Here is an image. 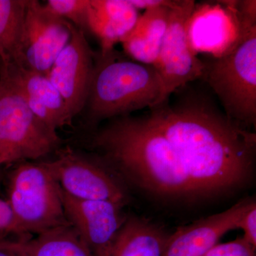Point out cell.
I'll return each instance as SVG.
<instances>
[{"instance_id":"obj_1","label":"cell","mask_w":256,"mask_h":256,"mask_svg":"<svg viewBox=\"0 0 256 256\" xmlns=\"http://www.w3.org/2000/svg\"><path fill=\"white\" fill-rule=\"evenodd\" d=\"M146 116L169 141L178 168L204 200L238 192L252 180L256 133L228 118L204 92H183Z\"/></svg>"},{"instance_id":"obj_2","label":"cell","mask_w":256,"mask_h":256,"mask_svg":"<svg viewBox=\"0 0 256 256\" xmlns=\"http://www.w3.org/2000/svg\"><path fill=\"white\" fill-rule=\"evenodd\" d=\"M164 100V89L153 66L120 58L114 50L95 62L84 110L89 124L150 109Z\"/></svg>"},{"instance_id":"obj_3","label":"cell","mask_w":256,"mask_h":256,"mask_svg":"<svg viewBox=\"0 0 256 256\" xmlns=\"http://www.w3.org/2000/svg\"><path fill=\"white\" fill-rule=\"evenodd\" d=\"M60 143L28 107L12 60L0 58V166L40 159Z\"/></svg>"},{"instance_id":"obj_4","label":"cell","mask_w":256,"mask_h":256,"mask_svg":"<svg viewBox=\"0 0 256 256\" xmlns=\"http://www.w3.org/2000/svg\"><path fill=\"white\" fill-rule=\"evenodd\" d=\"M16 236L28 238L68 224L62 191L44 163L22 162L10 175L8 198Z\"/></svg>"},{"instance_id":"obj_5","label":"cell","mask_w":256,"mask_h":256,"mask_svg":"<svg viewBox=\"0 0 256 256\" xmlns=\"http://www.w3.org/2000/svg\"><path fill=\"white\" fill-rule=\"evenodd\" d=\"M202 80L218 97L224 114L250 130L256 124V28L228 54L206 56Z\"/></svg>"},{"instance_id":"obj_6","label":"cell","mask_w":256,"mask_h":256,"mask_svg":"<svg viewBox=\"0 0 256 256\" xmlns=\"http://www.w3.org/2000/svg\"><path fill=\"white\" fill-rule=\"evenodd\" d=\"M62 191L78 200H106L124 204L129 202L126 183L102 158H94L70 150L58 158L43 162Z\"/></svg>"},{"instance_id":"obj_7","label":"cell","mask_w":256,"mask_h":256,"mask_svg":"<svg viewBox=\"0 0 256 256\" xmlns=\"http://www.w3.org/2000/svg\"><path fill=\"white\" fill-rule=\"evenodd\" d=\"M194 0H176L169 23L153 66L164 89V100L180 88L203 78V62L195 54L188 38V22L194 8Z\"/></svg>"},{"instance_id":"obj_8","label":"cell","mask_w":256,"mask_h":256,"mask_svg":"<svg viewBox=\"0 0 256 256\" xmlns=\"http://www.w3.org/2000/svg\"><path fill=\"white\" fill-rule=\"evenodd\" d=\"M72 25L37 0H26V13L14 63L46 76L72 37Z\"/></svg>"},{"instance_id":"obj_9","label":"cell","mask_w":256,"mask_h":256,"mask_svg":"<svg viewBox=\"0 0 256 256\" xmlns=\"http://www.w3.org/2000/svg\"><path fill=\"white\" fill-rule=\"evenodd\" d=\"M255 28L242 26L236 1L196 3L188 20V42L196 56L217 58L230 53Z\"/></svg>"},{"instance_id":"obj_10","label":"cell","mask_w":256,"mask_h":256,"mask_svg":"<svg viewBox=\"0 0 256 256\" xmlns=\"http://www.w3.org/2000/svg\"><path fill=\"white\" fill-rule=\"evenodd\" d=\"M66 220L92 256H108L127 220L124 205L106 200H78L62 192Z\"/></svg>"},{"instance_id":"obj_11","label":"cell","mask_w":256,"mask_h":256,"mask_svg":"<svg viewBox=\"0 0 256 256\" xmlns=\"http://www.w3.org/2000/svg\"><path fill=\"white\" fill-rule=\"evenodd\" d=\"M94 67V54L85 32L72 24L70 41L46 76L60 92L73 119L85 108Z\"/></svg>"},{"instance_id":"obj_12","label":"cell","mask_w":256,"mask_h":256,"mask_svg":"<svg viewBox=\"0 0 256 256\" xmlns=\"http://www.w3.org/2000/svg\"><path fill=\"white\" fill-rule=\"evenodd\" d=\"M254 202L244 200L228 210L178 227L170 234L164 256L204 255L226 234L238 228L242 215Z\"/></svg>"},{"instance_id":"obj_13","label":"cell","mask_w":256,"mask_h":256,"mask_svg":"<svg viewBox=\"0 0 256 256\" xmlns=\"http://www.w3.org/2000/svg\"><path fill=\"white\" fill-rule=\"evenodd\" d=\"M15 76L33 114L52 130L68 126L72 116L60 92L46 76L28 70L15 64Z\"/></svg>"},{"instance_id":"obj_14","label":"cell","mask_w":256,"mask_h":256,"mask_svg":"<svg viewBox=\"0 0 256 256\" xmlns=\"http://www.w3.org/2000/svg\"><path fill=\"white\" fill-rule=\"evenodd\" d=\"M129 0H89L88 30L100 42L101 56L114 50L139 18Z\"/></svg>"},{"instance_id":"obj_15","label":"cell","mask_w":256,"mask_h":256,"mask_svg":"<svg viewBox=\"0 0 256 256\" xmlns=\"http://www.w3.org/2000/svg\"><path fill=\"white\" fill-rule=\"evenodd\" d=\"M172 8H150L140 15L134 28L120 42L128 56L138 63L154 65L166 33Z\"/></svg>"},{"instance_id":"obj_16","label":"cell","mask_w":256,"mask_h":256,"mask_svg":"<svg viewBox=\"0 0 256 256\" xmlns=\"http://www.w3.org/2000/svg\"><path fill=\"white\" fill-rule=\"evenodd\" d=\"M171 234L137 216H128L108 256H164Z\"/></svg>"},{"instance_id":"obj_17","label":"cell","mask_w":256,"mask_h":256,"mask_svg":"<svg viewBox=\"0 0 256 256\" xmlns=\"http://www.w3.org/2000/svg\"><path fill=\"white\" fill-rule=\"evenodd\" d=\"M33 236L10 242L21 256H92L69 224Z\"/></svg>"},{"instance_id":"obj_18","label":"cell","mask_w":256,"mask_h":256,"mask_svg":"<svg viewBox=\"0 0 256 256\" xmlns=\"http://www.w3.org/2000/svg\"><path fill=\"white\" fill-rule=\"evenodd\" d=\"M26 0H0V58L14 62L21 38Z\"/></svg>"},{"instance_id":"obj_19","label":"cell","mask_w":256,"mask_h":256,"mask_svg":"<svg viewBox=\"0 0 256 256\" xmlns=\"http://www.w3.org/2000/svg\"><path fill=\"white\" fill-rule=\"evenodd\" d=\"M46 6L82 31L88 30L89 0H48Z\"/></svg>"},{"instance_id":"obj_20","label":"cell","mask_w":256,"mask_h":256,"mask_svg":"<svg viewBox=\"0 0 256 256\" xmlns=\"http://www.w3.org/2000/svg\"><path fill=\"white\" fill-rule=\"evenodd\" d=\"M256 248L242 237L224 244H218L202 256H256Z\"/></svg>"},{"instance_id":"obj_21","label":"cell","mask_w":256,"mask_h":256,"mask_svg":"<svg viewBox=\"0 0 256 256\" xmlns=\"http://www.w3.org/2000/svg\"><path fill=\"white\" fill-rule=\"evenodd\" d=\"M244 232L242 238L256 248V204H254L244 214L238 225Z\"/></svg>"},{"instance_id":"obj_22","label":"cell","mask_w":256,"mask_h":256,"mask_svg":"<svg viewBox=\"0 0 256 256\" xmlns=\"http://www.w3.org/2000/svg\"><path fill=\"white\" fill-rule=\"evenodd\" d=\"M10 234L16 235L14 217L8 202L0 198V239Z\"/></svg>"},{"instance_id":"obj_23","label":"cell","mask_w":256,"mask_h":256,"mask_svg":"<svg viewBox=\"0 0 256 256\" xmlns=\"http://www.w3.org/2000/svg\"><path fill=\"white\" fill-rule=\"evenodd\" d=\"M129 2L138 11L140 10H146L159 6H172L175 3V0H129Z\"/></svg>"},{"instance_id":"obj_24","label":"cell","mask_w":256,"mask_h":256,"mask_svg":"<svg viewBox=\"0 0 256 256\" xmlns=\"http://www.w3.org/2000/svg\"><path fill=\"white\" fill-rule=\"evenodd\" d=\"M0 256H21L12 245L10 240L0 239Z\"/></svg>"}]
</instances>
